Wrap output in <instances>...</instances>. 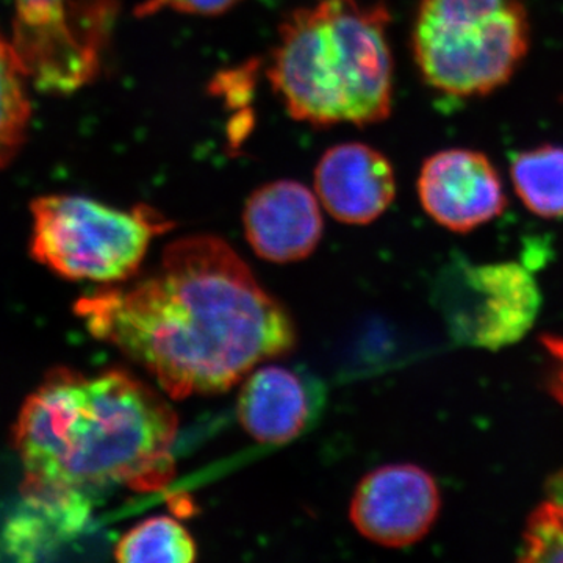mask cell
<instances>
[{"label": "cell", "mask_w": 563, "mask_h": 563, "mask_svg": "<svg viewBox=\"0 0 563 563\" xmlns=\"http://www.w3.org/2000/svg\"><path fill=\"white\" fill-rule=\"evenodd\" d=\"M239 0H146L140 7V14L157 13L158 10L169 9L190 14H213L224 13L232 9Z\"/></svg>", "instance_id": "cell-18"}, {"label": "cell", "mask_w": 563, "mask_h": 563, "mask_svg": "<svg viewBox=\"0 0 563 563\" xmlns=\"http://www.w3.org/2000/svg\"><path fill=\"white\" fill-rule=\"evenodd\" d=\"M440 492L428 472L415 465H387L366 474L351 501V520L366 539L383 547L417 543L432 528Z\"/></svg>", "instance_id": "cell-8"}, {"label": "cell", "mask_w": 563, "mask_h": 563, "mask_svg": "<svg viewBox=\"0 0 563 563\" xmlns=\"http://www.w3.org/2000/svg\"><path fill=\"white\" fill-rule=\"evenodd\" d=\"M247 243L261 258L291 263L309 257L322 236L317 196L292 180H277L252 192L243 211Z\"/></svg>", "instance_id": "cell-10"}, {"label": "cell", "mask_w": 563, "mask_h": 563, "mask_svg": "<svg viewBox=\"0 0 563 563\" xmlns=\"http://www.w3.org/2000/svg\"><path fill=\"white\" fill-rule=\"evenodd\" d=\"M96 339L139 363L173 399L231 390L296 344L290 314L224 240L169 243L157 272L76 303Z\"/></svg>", "instance_id": "cell-1"}, {"label": "cell", "mask_w": 563, "mask_h": 563, "mask_svg": "<svg viewBox=\"0 0 563 563\" xmlns=\"http://www.w3.org/2000/svg\"><path fill=\"white\" fill-rule=\"evenodd\" d=\"M24 77L16 51L0 36V168L13 161L27 131L31 103Z\"/></svg>", "instance_id": "cell-16"}, {"label": "cell", "mask_w": 563, "mask_h": 563, "mask_svg": "<svg viewBox=\"0 0 563 563\" xmlns=\"http://www.w3.org/2000/svg\"><path fill=\"white\" fill-rule=\"evenodd\" d=\"M313 393L298 374L282 366L252 369L239 396V420L262 443H287L313 418Z\"/></svg>", "instance_id": "cell-13"}, {"label": "cell", "mask_w": 563, "mask_h": 563, "mask_svg": "<svg viewBox=\"0 0 563 563\" xmlns=\"http://www.w3.org/2000/svg\"><path fill=\"white\" fill-rule=\"evenodd\" d=\"M547 493L550 496V501L558 503L559 506L563 507V470L550 477L547 484Z\"/></svg>", "instance_id": "cell-20"}, {"label": "cell", "mask_w": 563, "mask_h": 563, "mask_svg": "<svg viewBox=\"0 0 563 563\" xmlns=\"http://www.w3.org/2000/svg\"><path fill=\"white\" fill-rule=\"evenodd\" d=\"M68 0H16L14 51L25 77L44 91L68 92L98 68V33L81 31Z\"/></svg>", "instance_id": "cell-7"}, {"label": "cell", "mask_w": 563, "mask_h": 563, "mask_svg": "<svg viewBox=\"0 0 563 563\" xmlns=\"http://www.w3.org/2000/svg\"><path fill=\"white\" fill-rule=\"evenodd\" d=\"M388 11L357 0H321L282 24L268 77L295 120L368 125L390 114Z\"/></svg>", "instance_id": "cell-3"}, {"label": "cell", "mask_w": 563, "mask_h": 563, "mask_svg": "<svg viewBox=\"0 0 563 563\" xmlns=\"http://www.w3.org/2000/svg\"><path fill=\"white\" fill-rule=\"evenodd\" d=\"M314 191L336 221L369 224L395 199V173L379 151L361 143L340 144L318 162Z\"/></svg>", "instance_id": "cell-11"}, {"label": "cell", "mask_w": 563, "mask_h": 563, "mask_svg": "<svg viewBox=\"0 0 563 563\" xmlns=\"http://www.w3.org/2000/svg\"><path fill=\"white\" fill-rule=\"evenodd\" d=\"M418 195L426 213L443 228L470 232L501 214L507 198L487 155L470 150L433 154L422 165Z\"/></svg>", "instance_id": "cell-9"}, {"label": "cell", "mask_w": 563, "mask_h": 563, "mask_svg": "<svg viewBox=\"0 0 563 563\" xmlns=\"http://www.w3.org/2000/svg\"><path fill=\"white\" fill-rule=\"evenodd\" d=\"M443 309L455 339L498 351L520 342L539 317L542 296L520 263L463 265L446 276Z\"/></svg>", "instance_id": "cell-6"}, {"label": "cell", "mask_w": 563, "mask_h": 563, "mask_svg": "<svg viewBox=\"0 0 563 563\" xmlns=\"http://www.w3.org/2000/svg\"><path fill=\"white\" fill-rule=\"evenodd\" d=\"M521 550L523 562H563V507L544 503L529 517Z\"/></svg>", "instance_id": "cell-17"}, {"label": "cell", "mask_w": 563, "mask_h": 563, "mask_svg": "<svg viewBox=\"0 0 563 563\" xmlns=\"http://www.w3.org/2000/svg\"><path fill=\"white\" fill-rule=\"evenodd\" d=\"M544 347L555 358V366L550 377L551 395L563 406V339L561 336L544 335L542 340Z\"/></svg>", "instance_id": "cell-19"}, {"label": "cell", "mask_w": 563, "mask_h": 563, "mask_svg": "<svg viewBox=\"0 0 563 563\" xmlns=\"http://www.w3.org/2000/svg\"><path fill=\"white\" fill-rule=\"evenodd\" d=\"M177 417L162 393L132 374L52 373L14 428L25 485L162 490L174 477Z\"/></svg>", "instance_id": "cell-2"}, {"label": "cell", "mask_w": 563, "mask_h": 563, "mask_svg": "<svg viewBox=\"0 0 563 563\" xmlns=\"http://www.w3.org/2000/svg\"><path fill=\"white\" fill-rule=\"evenodd\" d=\"M32 254L74 280L118 284L135 276L155 236L174 224L147 206L114 209L84 196H46L32 203Z\"/></svg>", "instance_id": "cell-5"}, {"label": "cell", "mask_w": 563, "mask_h": 563, "mask_svg": "<svg viewBox=\"0 0 563 563\" xmlns=\"http://www.w3.org/2000/svg\"><path fill=\"white\" fill-rule=\"evenodd\" d=\"M515 191L532 213L563 217V147L543 144L520 152L510 163Z\"/></svg>", "instance_id": "cell-14"}, {"label": "cell", "mask_w": 563, "mask_h": 563, "mask_svg": "<svg viewBox=\"0 0 563 563\" xmlns=\"http://www.w3.org/2000/svg\"><path fill=\"white\" fill-rule=\"evenodd\" d=\"M114 558L124 563H190L198 558V547L179 521L154 517L122 537Z\"/></svg>", "instance_id": "cell-15"}, {"label": "cell", "mask_w": 563, "mask_h": 563, "mask_svg": "<svg viewBox=\"0 0 563 563\" xmlns=\"http://www.w3.org/2000/svg\"><path fill=\"white\" fill-rule=\"evenodd\" d=\"M531 43L521 0H420L413 54L429 87L485 96L512 79Z\"/></svg>", "instance_id": "cell-4"}, {"label": "cell", "mask_w": 563, "mask_h": 563, "mask_svg": "<svg viewBox=\"0 0 563 563\" xmlns=\"http://www.w3.org/2000/svg\"><path fill=\"white\" fill-rule=\"evenodd\" d=\"M91 512L87 492L24 484V499L3 529V550L18 561L51 559L87 529Z\"/></svg>", "instance_id": "cell-12"}]
</instances>
